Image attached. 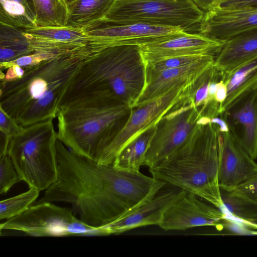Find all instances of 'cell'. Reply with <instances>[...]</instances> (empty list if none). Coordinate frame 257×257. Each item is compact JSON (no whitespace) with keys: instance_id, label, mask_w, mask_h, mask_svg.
<instances>
[{"instance_id":"6da1fadb","label":"cell","mask_w":257,"mask_h":257,"mask_svg":"<svg viewBox=\"0 0 257 257\" xmlns=\"http://www.w3.org/2000/svg\"><path fill=\"white\" fill-rule=\"evenodd\" d=\"M58 177L35 202L70 204L86 224L104 227L151 200L166 185L141 172L99 164L56 142Z\"/></svg>"},{"instance_id":"7a4b0ae2","label":"cell","mask_w":257,"mask_h":257,"mask_svg":"<svg viewBox=\"0 0 257 257\" xmlns=\"http://www.w3.org/2000/svg\"><path fill=\"white\" fill-rule=\"evenodd\" d=\"M86 47L87 53L64 93L60 108L89 100L110 98L131 109L147 80L139 46Z\"/></svg>"},{"instance_id":"3957f363","label":"cell","mask_w":257,"mask_h":257,"mask_svg":"<svg viewBox=\"0 0 257 257\" xmlns=\"http://www.w3.org/2000/svg\"><path fill=\"white\" fill-rule=\"evenodd\" d=\"M85 55L60 54L24 68L19 78L1 81L0 109L22 126L54 119Z\"/></svg>"},{"instance_id":"277c9868","label":"cell","mask_w":257,"mask_h":257,"mask_svg":"<svg viewBox=\"0 0 257 257\" xmlns=\"http://www.w3.org/2000/svg\"><path fill=\"white\" fill-rule=\"evenodd\" d=\"M219 148L218 129L208 123L197 137L149 171L166 185L193 193L222 210L218 181Z\"/></svg>"},{"instance_id":"5b68a950","label":"cell","mask_w":257,"mask_h":257,"mask_svg":"<svg viewBox=\"0 0 257 257\" xmlns=\"http://www.w3.org/2000/svg\"><path fill=\"white\" fill-rule=\"evenodd\" d=\"M130 110L114 99L99 98L59 108L58 139L76 154L96 162Z\"/></svg>"},{"instance_id":"8992f818","label":"cell","mask_w":257,"mask_h":257,"mask_svg":"<svg viewBox=\"0 0 257 257\" xmlns=\"http://www.w3.org/2000/svg\"><path fill=\"white\" fill-rule=\"evenodd\" d=\"M57 139L53 119L23 126L11 137L8 154L29 188L46 190L56 181Z\"/></svg>"},{"instance_id":"52a82bcc","label":"cell","mask_w":257,"mask_h":257,"mask_svg":"<svg viewBox=\"0 0 257 257\" xmlns=\"http://www.w3.org/2000/svg\"><path fill=\"white\" fill-rule=\"evenodd\" d=\"M203 15L191 0H114L103 19L118 24L180 27L186 31L199 25Z\"/></svg>"},{"instance_id":"ba28073f","label":"cell","mask_w":257,"mask_h":257,"mask_svg":"<svg viewBox=\"0 0 257 257\" xmlns=\"http://www.w3.org/2000/svg\"><path fill=\"white\" fill-rule=\"evenodd\" d=\"M0 229L37 237L110 235L105 227L88 225L76 217L72 209L49 202L30 206L20 214L1 223Z\"/></svg>"},{"instance_id":"9c48e42d","label":"cell","mask_w":257,"mask_h":257,"mask_svg":"<svg viewBox=\"0 0 257 257\" xmlns=\"http://www.w3.org/2000/svg\"><path fill=\"white\" fill-rule=\"evenodd\" d=\"M201 116L200 108L185 98L178 103L157 124L144 165L154 166L197 137L205 125L198 123Z\"/></svg>"},{"instance_id":"30bf717a","label":"cell","mask_w":257,"mask_h":257,"mask_svg":"<svg viewBox=\"0 0 257 257\" xmlns=\"http://www.w3.org/2000/svg\"><path fill=\"white\" fill-rule=\"evenodd\" d=\"M189 87H174L148 103L130 109L127 120L107 145L96 163L112 164L121 151L132 141L156 126L162 117L186 96Z\"/></svg>"},{"instance_id":"8fae6325","label":"cell","mask_w":257,"mask_h":257,"mask_svg":"<svg viewBox=\"0 0 257 257\" xmlns=\"http://www.w3.org/2000/svg\"><path fill=\"white\" fill-rule=\"evenodd\" d=\"M88 42L96 48L137 45L167 40L187 32L180 27H163L143 24H118L103 19L82 29Z\"/></svg>"},{"instance_id":"7c38bea8","label":"cell","mask_w":257,"mask_h":257,"mask_svg":"<svg viewBox=\"0 0 257 257\" xmlns=\"http://www.w3.org/2000/svg\"><path fill=\"white\" fill-rule=\"evenodd\" d=\"M227 215L196 195L186 192L166 212L159 226L164 230H182L210 226L221 227Z\"/></svg>"},{"instance_id":"4fadbf2b","label":"cell","mask_w":257,"mask_h":257,"mask_svg":"<svg viewBox=\"0 0 257 257\" xmlns=\"http://www.w3.org/2000/svg\"><path fill=\"white\" fill-rule=\"evenodd\" d=\"M224 43L198 33H187L164 41L141 45L139 48L147 68L173 57L207 54L217 55Z\"/></svg>"},{"instance_id":"5bb4252c","label":"cell","mask_w":257,"mask_h":257,"mask_svg":"<svg viewBox=\"0 0 257 257\" xmlns=\"http://www.w3.org/2000/svg\"><path fill=\"white\" fill-rule=\"evenodd\" d=\"M219 185L220 188L232 190L257 175V163L238 144L229 131H219Z\"/></svg>"},{"instance_id":"9a60e30c","label":"cell","mask_w":257,"mask_h":257,"mask_svg":"<svg viewBox=\"0 0 257 257\" xmlns=\"http://www.w3.org/2000/svg\"><path fill=\"white\" fill-rule=\"evenodd\" d=\"M198 33L221 42L257 28V7L236 9L216 7L204 13Z\"/></svg>"},{"instance_id":"2e32d148","label":"cell","mask_w":257,"mask_h":257,"mask_svg":"<svg viewBox=\"0 0 257 257\" xmlns=\"http://www.w3.org/2000/svg\"><path fill=\"white\" fill-rule=\"evenodd\" d=\"M216 56V55L210 54L183 67L147 73L145 86L132 108L144 105L174 87H190L213 65Z\"/></svg>"},{"instance_id":"e0dca14e","label":"cell","mask_w":257,"mask_h":257,"mask_svg":"<svg viewBox=\"0 0 257 257\" xmlns=\"http://www.w3.org/2000/svg\"><path fill=\"white\" fill-rule=\"evenodd\" d=\"M221 115L238 144L254 160L257 158V89L239 99Z\"/></svg>"},{"instance_id":"ac0fdd59","label":"cell","mask_w":257,"mask_h":257,"mask_svg":"<svg viewBox=\"0 0 257 257\" xmlns=\"http://www.w3.org/2000/svg\"><path fill=\"white\" fill-rule=\"evenodd\" d=\"M186 192L173 186L162 189L151 200L105 227L110 234H117L139 227L159 226L167 210Z\"/></svg>"},{"instance_id":"d6986e66","label":"cell","mask_w":257,"mask_h":257,"mask_svg":"<svg viewBox=\"0 0 257 257\" xmlns=\"http://www.w3.org/2000/svg\"><path fill=\"white\" fill-rule=\"evenodd\" d=\"M24 33L34 52L54 56L71 53L84 46L88 37L82 29L68 27H36Z\"/></svg>"},{"instance_id":"ffe728a7","label":"cell","mask_w":257,"mask_h":257,"mask_svg":"<svg viewBox=\"0 0 257 257\" xmlns=\"http://www.w3.org/2000/svg\"><path fill=\"white\" fill-rule=\"evenodd\" d=\"M257 59V28L226 41L217 54L213 65L222 79Z\"/></svg>"},{"instance_id":"44dd1931","label":"cell","mask_w":257,"mask_h":257,"mask_svg":"<svg viewBox=\"0 0 257 257\" xmlns=\"http://www.w3.org/2000/svg\"><path fill=\"white\" fill-rule=\"evenodd\" d=\"M223 80L226 85L227 96L219 105L220 114L236 101L257 89V59Z\"/></svg>"},{"instance_id":"7402d4cb","label":"cell","mask_w":257,"mask_h":257,"mask_svg":"<svg viewBox=\"0 0 257 257\" xmlns=\"http://www.w3.org/2000/svg\"><path fill=\"white\" fill-rule=\"evenodd\" d=\"M114 0H77L66 6L65 27L83 29L103 19Z\"/></svg>"},{"instance_id":"603a6c76","label":"cell","mask_w":257,"mask_h":257,"mask_svg":"<svg viewBox=\"0 0 257 257\" xmlns=\"http://www.w3.org/2000/svg\"><path fill=\"white\" fill-rule=\"evenodd\" d=\"M156 126L129 143L116 158L112 164L113 166L123 171L140 172V168L144 165L146 155L155 133Z\"/></svg>"},{"instance_id":"cb8c5ba5","label":"cell","mask_w":257,"mask_h":257,"mask_svg":"<svg viewBox=\"0 0 257 257\" xmlns=\"http://www.w3.org/2000/svg\"><path fill=\"white\" fill-rule=\"evenodd\" d=\"M24 31L0 23L1 65L34 53Z\"/></svg>"},{"instance_id":"d4e9b609","label":"cell","mask_w":257,"mask_h":257,"mask_svg":"<svg viewBox=\"0 0 257 257\" xmlns=\"http://www.w3.org/2000/svg\"><path fill=\"white\" fill-rule=\"evenodd\" d=\"M0 23L22 29L37 27L34 9L29 0H0Z\"/></svg>"},{"instance_id":"484cf974","label":"cell","mask_w":257,"mask_h":257,"mask_svg":"<svg viewBox=\"0 0 257 257\" xmlns=\"http://www.w3.org/2000/svg\"><path fill=\"white\" fill-rule=\"evenodd\" d=\"M223 203L222 211L245 225L257 228V203L236 194L232 190L220 188Z\"/></svg>"},{"instance_id":"4316f807","label":"cell","mask_w":257,"mask_h":257,"mask_svg":"<svg viewBox=\"0 0 257 257\" xmlns=\"http://www.w3.org/2000/svg\"><path fill=\"white\" fill-rule=\"evenodd\" d=\"M37 27H65L67 10L61 0H32Z\"/></svg>"},{"instance_id":"83f0119b","label":"cell","mask_w":257,"mask_h":257,"mask_svg":"<svg viewBox=\"0 0 257 257\" xmlns=\"http://www.w3.org/2000/svg\"><path fill=\"white\" fill-rule=\"evenodd\" d=\"M40 192L36 189L29 188L26 192L1 200L0 219H9L23 212L35 202Z\"/></svg>"},{"instance_id":"f1b7e54d","label":"cell","mask_w":257,"mask_h":257,"mask_svg":"<svg viewBox=\"0 0 257 257\" xmlns=\"http://www.w3.org/2000/svg\"><path fill=\"white\" fill-rule=\"evenodd\" d=\"M21 181L8 154L0 157V194H6Z\"/></svg>"},{"instance_id":"f546056e","label":"cell","mask_w":257,"mask_h":257,"mask_svg":"<svg viewBox=\"0 0 257 257\" xmlns=\"http://www.w3.org/2000/svg\"><path fill=\"white\" fill-rule=\"evenodd\" d=\"M210 54H214L183 56L167 59L147 67L146 74L156 73L166 69L183 67L197 62Z\"/></svg>"},{"instance_id":"4dcf8cb0","label":"cell","mask_w":257,"mask_h":257,"mask_svg":"<svg viewBox=\"0 0 257 257\" xmlns=\"http://www.w3.org/2000/svg\"><path fill=\"white\" fill-rule=\"evenodd\" d=\"M230 190L257 203V175L247 182Z\"/></svg>"},{"instance_id":"1f68e13d","label":"cell","mask_w":257,"mask_h":257,"mask_svg":"<svg viewBox=\"0 0 257 257\" xmlns=\"http://www.w3.org/2000/svg\"><path fill=\"white\" fill-rule=\"evenodd\" d=\"M0 118V132L10 138L23 127L1 109Z\"/></svg>"},{"instance_id":"d6a6232c","label":"cell","mask_w":257,"mask_h":257,"mask_svg":"<svg viewBox=\"0 0 257 257\" xmlns=\"http://www.w3.org/2000/svg\"><path fill=\"white\" fill-rule=\"evenodd\" d=\"M251 7H257V0H224L217 7L236 9Z\"/></svg>"},{"instance_id":"836d02e7","label":"cell","mask_w":257,"mask_h":257,"mask_svg":"<svg viewBox=\"0 0 257 257\" xmlns=\"http://www.w3.org/2000/svg\"><path fill=\"white\" fill-rule=\"evenodd\" d=\"M204 13L217 7L224 0H191Z\"/></svg>"},{"instance_id":"e575fe53","label":"cell","mask_w":257,"mask_h":257,"mask_svg":"<svg viewBox=\"0 0 257 257\" xmlns=\"http://www.w3.org/2000/svg\"><path fill=\"white\" fill-rule=\"evenodd\" d=\"M227 96L226 85L223 79L217 84V89L215 95V100L220 104L223 103Z\"/></svg>"},{"instance_id":"d590c367","label":"cell","mask_w":257,"mask_h":257,"mask_svg":"<svg viewBox=\"0 0 257 257\" xmlns=\"http://www.w3.org/2000/svg\"><path fill=\"white\" fill-rule=\"evenodd\" d=\"M65 5L67 6L70 4L77 1V0H61Z\"/></svg>"}]
</instances>
